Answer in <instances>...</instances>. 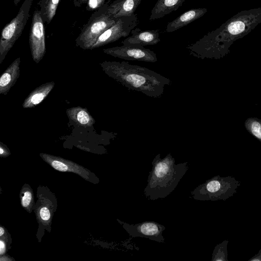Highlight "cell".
I'll use <instances>...</instances> for the list:
<instances>
[{
    "instance_id": "16",
    "label": "cell",
    "mask_w": 261,
    "mask_h": 261,
    "mask_svg": "<svg viewBox=\"0 0 261 261\" xmlns=\"http://www.w3.org/2000/svg\"><path fill=\"white\" fill-rule=\"evenodd\" d=\"M54 82L43 83L36 88L28 95L22 103L23 108H32L40 103L55 86Z\"/></svg>"
},
{
    "instance_id": "7",
    "label": "cell",
    "mask_w": 261,
    "mask_h": 261,
    "mask_svg": "<svg viewBox=\"0 0 261 261\" xmlns=\"http://www.w3.org/2000/svg\"><path fill=\"white\" fill-rule=\"evenodd\" d=\"M137 24L138 18L135 14L133 16L118 18L116 22L98 37L91 49L104 46L121 38L128 36Z\"/></svg>"
},
{
    "instance_id": "8",
    "label": "cell",
    "mask_w": 261,
    "mask_h": 261,
    "mask_svg": "<svg viewBox=\"0 0 261 261\" xmlns=\"http://www.w3.org/2000/svg\"><path fill=\"white\" fill-rule=\"evenodd\" d=\"M39 156L45 162L58 171L75 173L94 184L99 182V179L95 173L77 163L46 153H40Z\"/></svg>"
},
{
    "instance_id": "14",
    "label": "cell",
    "mask_w": 261,
    "mask_h": 261,
    "mask_svg": "<svg viewBox=\"0 0 261 261\" xmlns=\"http://www.w3.org/2000/svg\"><path fill=\"white\" fill-rule=\"evenodd\" d=\"M142 0H116L112 3L106 12L115 18L130 16Z\"/></svg>"
},
{
    "instance_id": "4",
    "label": "cell",
    "mask_w": 261,
    "mask_h": 261,
    "mask_svg": "<svg viewBox=\"0 0 261 261\" xmlns=\"http://www.w3.org/2000/svg\"><path fill=\"white\" fill-rule=\"evenodd\" d=\"M36 196L33 211L38 223L36 237L40 243L45 232L51 231L53 217L58 207V200L55 193L46 186L40 185L37 187Z\"/></svg>"
},
{
    "instance_id": "15",
    "label": "cell",
    "mask_w": 261,
    "mask_h": 261,
    "mask_svg": "<svg viewBox=\"0 0 261 261\" xmlns=\"http://www.w3.org/2000/svg\"><path fill=\"white\" fill-rule=\"evenodd\" d=\"M206 12L207 9L204 8L190 9L169 22L166 27V32L171 33L175 31L200 18Z\"/></svg>"
},
{
    "instance_id": "28",
    "label": "cell",
    "mask_w": 261,
    "mask_h": 261,
    "mask_svg": "<svg viewBox=\"0 0 261 261\" xmlns=\"http://www.w3.org/2000/svg\"><path fill=\"white\" fill-rule=\"evenodd\" d=\"M78 1H81L82 2H85L87 1L88 0H78Z\"/></svg>"
},
{
    "instance_id": "11",
    "label": "cell",
    "mask_w": 261,
    "mask_h": 261,
    "mask_svg": "<svg viewBox=\"0 0 261 261\" xmlns=\"http://www.w3.org/2000/svg\"><path fill=\"white\" fill-rule=\"evenodd\" d=\"M129 236L136 238L149 239L159 243H165L163 236L165 226L152 221H144L135 224H130L117 219Z\"/></svg>"
},
{
    "instance_id": "5",
    "label": "cell",
    "mask_w": 261,
    "mask_h": 261,
    "mask_svg": "<svg viewBox=\"0 0 261 261\" xmlns=\"http://www.w3.org/2000/svg\"><path fill=\"white\" fill-rule=\"evenodd\" d=\"M33 0H24L17 15L3 29L0 39V64L21 36L30 16Z\"/></svg>"
},
{
    "instance_id": "20",
    "label": "cell",
    "mask_w": 261,
    "mask_h": 261,
    "mask_svg": "<svg viewBox=\"0 0 261 261\" xmlns=\"http://www.w3.org/2000/svg\"><path fill=\"white\" fill-rule=\"evenodd\" d=\"M60 0H41V13L47 23L55 16Z\"/></svg>"
},
{
    "instance_id": "24",
    "label": "cell",
    "mask_w": 261,
    "mask_h": 261,
    "mask_svg": "<svg viewBox=\"0 0 261 261\" xmlns=\"http://www.w3.org/2000/svg\"><path fill=\"white\" fill-rule=\"evenodd\" d=\"M11 154L9 148L3 143L0 142V156L6 158Z\"/></svg>"
},
{
    "instance_id": "13",
    "label": "cell",
    "mask_w": 261,
    "mask_h": 261,
    "mask_svg": "<svg viewBox=\"0 0 261 261\" xmlns=\"http://www.w3.org/2000/svg\"><path fill=\"white\" fill-rule=\"evenodd\" d=\"M20 58L16 59L0 77V94L6 95L20 76Z\"/></svg>"
},
{
    "instance_id": "1",
    "label": "cell",
    "mask_w": 261,
    "mask_h": 261,
    "mask_svg": "<svg viewBox=\"0 0 261 261\" xmlns=\"http://www.w3.org/2000/svg\"><path fill=\"white\" fill-rule=\"evenodd\" d=\"M261 23V7L239 12L219 28L204 35L187 48L193 56L220 59L230 52V47Z\"/></svg>"
},
{
    "instance_id": "10",
    "label": "cell",
    "mask_w": 261,
    "mask_h": 261,
    "mask_svg": "<svg viewBox=\"0 0 261 261\" xmlns=\"http://www.w3.org/2000/svg\"><path fill=\"white\" fill-rule=\"evenodd\" d=\"M104 53L126 60L140 61L154 63L157 61L156 54L143 46L138 44L123 45L106 48Z\"/></svg>"
},
{
    "instance_id": "12",
    "label": "cell",
    "mask_w": 261,
    "mask_h": 261,
    "mask_svg": "<svg viewBox=\"0 0 261 261\" xmlns=\"http://www.w3.org/2000/svg\"><path fill=\"white\" fill-rule=\"evenodd\" d=\"M130 34V36L122 42L123 45L138 44L144 46L155 45L161 41L158 30L142 31L137 28Z\"/></svg>"
},
{
    "instance_id": "19",
    "label": "cell",
    "mask_w": 261,
    "mask_h": 261,
    "mask_svg": "<svg viewBox=\"0 0 261 261\" xmlns=\"http://www.w3.org/2000/svg\"><path fill=\"white\" fill-rule=\"evenodd\" d=\"M21 206L29 213L33 211L35 203L34 191L29 184H24L19 192Z\"/></svg>"
},
{
    "instance_id": "21",
    "label": "cell",
    "mask_w": 261,
    "mask_h": 261,
    "mask_svg": "<svg viewBox=\"0 0 261 261\" xmlns=\"http://www.w3.org/2000/svg\"><path fill=\"white\" fill-rule=\"evenodd\" d=\"M244 125L249 134L261 142V119L249 117L245 121Z\"/></svg>"
},
{
    "instance_id": "6",
    "label": "cell",
    "mask_w": 261,
    "mask_h": 261,
    "mask_svg": "<svg viewBox=\"0 0 261 261\" xmlns=\"http://www.w3.org/2000/svg\"><path fill=\"white\" fill-rule=\"evenodd\" d=\"M106 11L94 18L76 40V45L84 49H91L98 37L117 21Z\"/></svg>"
},
{
    "instance_id": "18",
    "label": "cell",
    "mask_w": 261,
    "mask_h": 261,
    "mask_svg": "<svg viewBox=\"0 0 261 261\" xmlns=\"http://www.w3.org/2000/svg\"><path fill=\"white\" fill-rule=\"evenodd\" d=\"M69 119L74 124L84 127L92 126L95 122L86 108L74 107L66 110Z\"/></svg>"
},
{
    "instance_id": "3",
    "label": "cell",
    "mask_w": 261,
    "mask_h": 261,
    "mask_svg": "<svg viewBox=\"0 0 261 261\" xmlns=\"http://www.w3.org/2000/svg\"><path fill=\"white\" fill-rule=\"evenodd\" d=\"M188 163L176 164L170 153L163 158L160 153L156 154L151 162L152 168L144 190L145 196L149 200H155L169 195L188 171Z\"/></svg>"
},
{
    "instance_id": "25",
    "label": "cell",
    "mask_w": 261,
    "mask_h": 261,
    "mask_svg": "<svg viewBox=\"0 0 261 261\" xmlns=\"http://www.w3.org/2000/svg\"><path fill=\"white\" fill-rule=\"evenodd\" d=\"M11 236L7 229L3 225L0 226V238H5Z\"/></svg>"
},
{
    "instance_id": "26",
    "label": "cell",
    "mask_w": 261,
    "mask_h": 261,
    "mask_svg": "<svg viewBox=\"0 0 261 261\" xmlns=\"http://www.w3.org/2000/svg\"><path fill=\"white\" fill-rule=\"evenodd\" d=\"M1 261H15V259L10 256L6 254L0 256Z\"/></svg>"
},
{
    "instance_id": "22",
    "label": "cell",
    "mask_w": 261,
    "mask_h": 261,
    "mask_svg": "<svg viewBox=\"0 0 261 261\" xmlns=\"http://www.w3.org/2000/svg\"><path fill=\"white\" fill-rule=\"evenodd\" d=\"M12 239L11 236L0 238V256L7 254L8 250L11 248Z\"/></svg>"
},
{
    "instance_id": "2",
    "label": "cell",
    "mask_w": 261,
    "mask_h": 261,
    "mask_svg": "<svg viewBox=\"0 0 261 261\" xmlns=\"http://www.w3.org/2000/svg\"><path fill=\"white\" fill-rule=\"evenodd\" d=\"M100 65L109 77L129 89L149 97H160L165 87L171 84L169 79L147 68L127 62L104 61Z\"/></svg>"
},
{
    "instance_id": "9",
    "label": "cell",
    "mask_w": 261,
    "mask_h": 261,
    "mask_svg": "<svg viewBox=\"0 0 261 261\" xmlns=\"http://www.w3.org/2000/svg\"><path fill=\"white\" fill-rule=\"evenodd\" d=\"M29 44L33 61L39 63L46 53L45 36L43 17L39 10L33 14L29 35Z\"/></svg>"
},
{
    "instance_id": "17",
    "label": "cell",
    "mask_w": 261,
    "mask_h": 261,
    "mask_svg": "<svg viewBox=\"0 0 261 261\" xmlns=\"http://www.w3.org/2000/svg\"><path fill=\"white\" fill-rule=\"evenodd\" d=\"M186 0H158L151 11L149 20L162 18L177 10Z\"/></svg>"
},
{
    "instance_id": "27",
    "label": "cell",
    "mask_w": 261,
    "mask_h": 261,
    "mask_svg": "<svg viewBox=\"0 0 261 261\" xmlns=\"http://www.w3.org/2000/svg\"><path fill=\"white\" fill-rule=\"evenodd\" d=\"M21 1V0H14V3L15 5H17Z\"/></svg>"
},
{
    "instance_id": "23",
    "label": "cell",
    "mask_w": 261,
    "mask_h": 261,
    "mask_svg": "<svg viewBox=\"0 0 261 261\" xmlns=\"http://www.w3.org/2000/svg\"><path fill=\"white\" fill-rule=\"evenodd\" d=\"M105 0H88V8L90 10H95L103 4Z\"/></svg>"
}]
</instances>
